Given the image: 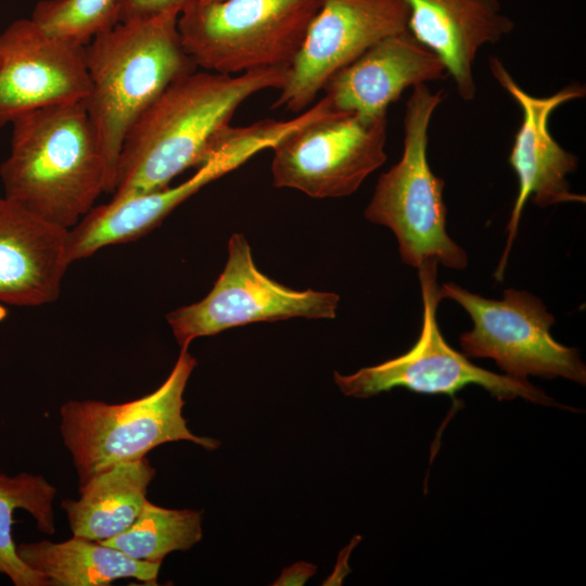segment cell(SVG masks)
Wrapping results in <instances>:
<instances>
[{
	"mask_svg": "<svg viewBox=\"0 0 586 586\" xmlns=\"http://www.w3.org/2000/svg\"><path fill=\"white\" fill-rule=\"evenodd\" d=\"M68 229L0 198V302L34 307L58 300L71 265Z\"/></svg>",
	"mask_w": 586,
	"mask_h": 586,
	"instance_id": "16",
	"label": "cell"
},
{
	"mask_svg": "<svg viewBox=\"0 0 586 586\" xmlns=\"http://www.w3.org/2000/svg\"><path fill=\"white\" fill-rule=\"evenodd\" d=\"M442 101V90L432 92L425 84L412 88L406 102L402 157L379 177L365 217L393 231L405 264L418 268L433 259L461 270L468 254L446 231L445 181L428 161L429 126Z\"/></svg>",
	"mask_w": 586,
	"mask_h": 586,
	"instance_id": "5",
	"label": "cell"
},
{
	"mask_svg": "<svg viewBox=\"0 0 586 586\" xmlns=\"http://www.w3.org/2000/svg\"><path fill=\"white\" fill-rule=\"evenodd\" d=\"M387 117L328 112L298 126L271 148L277 188L314 199L351 195L386 161Z\"/></svg>",
	"mask_w": 586,
	"mask_h": 586,
	"instance_id": "9",
	"label": "cell"
},
{
	"mask_svg": "<svg viewBox=\"0 0 586 586\" xmlns=\"http://www.w3.org/2000/svg\"><path fill=\"white\" fill-rule=\"evenodd\" d=\"M322 0L196 1L177 20L196 67L235 75L289 67Z\"/></svg>",
	"mask_w": 586,
	"mask_h": 586,
	"instance_id": "6",
	"label": "cell"
},
{
	"mask_svg": "<svg viewBox=\"0 0 586 586\" xmlns=\"http://www.w3.org/2000/svg\"><path fill=\"white\" fill-rule=\"evenodd\" d=\"M56 487L39 474L0 473V575L15 586H49L47 578L18 557L13 537L14 512L23 509L47 535L55 533L53 500Z\"/></svg>",
	"mask_w": 586,
	"mask_h": 586,
	"instance_id": "20",
	"label": "cell"
},
{
	"mask_svg": "<svg viewBox=\"0 0 586 586\" xmlns=\"http://www.w3.org/2000/svg\"><path fill=\"white\" fill-rule=\"evenodd\" d=\"M155 474L144 457L116 463L79 485L78 499L61 501L72 534L104 542L128 530L148 500Z\"/></svg>",
	"mask_w": 586,
	"mask_h": 586,
	"instance_id": "18",
	"label": "cell"
},
{
	"mask_svg": "<svg viewBox=\"0 0 586 586\" xmlns=\"http://www.w3.org/2000/svg\"><path fill=\"white\" fill-rule=\"evenodd\" d=\"M201 538V511L167 509L146 500L128 530L101 543L132 559L162 563L168 553L189 550Z\"/></svg>",
	"mask_w": 586,
	"mask_h": 586,
	"instance_id": "21",
	"label": "cell"
},
{
	"mask_svg": "<svg viewBox=\"0 0 586 586\" xmlns=\"http://www.w3.org/2000/svg\"><path fill=\"white\" fill-rule=\"evenodd\" d=\"M195 366L183 347L167 379L148 395L120 404L72 399L61 406L60 432L79 485L166 443L188 441L207 450L219 446V441L193 434L182 416L184 388Z\"/></svg>",
	"mask_w": 586,
	"mask_h": 586,
	"instance_id": "4",
	"label": "cell"
},
{
	"mask_svg": "<svg viewBox=\"0 0 586 586\" xmlns=\"http://www.w3.org/2000/svg\"><path fill=\"white\" fill-rule=\"evenodd\" d=\"M296 125L293 118L267 119L246 127H230L212 158L181 183L113 196L109 203L93 206L68 229L66 254L69 264L87 258L105 246L143 237L204 186L238 168L260 151L271 149Z\"/></svg>",
	"mask_w": 586,
	"mask_h": 586,
	"instance_id": "10",
	"label": "cell"
},
{
	"mask_svg": "<svg viewBox=\"0 0 586 586\" xmlns=\"http://www.w3.org/2000/svg\"><path fill=\"white\" fill-rule=\"evenodd\" d=\"M340 297L333 292L296 291L264 275L241 233L228 242V259L213 289L201 301L170 311L167 322L180 348L201 336L259 321L295 317L333 319Z\"/></svg>",
	"mask_w": 586,
	"mask_h": 586,
	"instance_id": "11",
	"label": "cell"
},
{
	"mask_svg": "<svg viewBox=\"0 0 586 586\" xmlns=\"http://www.w3.org/2000/svg\"><path fill=\"white\" fill-rule=\"evenodd\" d=\"M493 77L514 99L522 111V122L514 136L509 164L519 188L507 225V244L495 278L501 280L517 235L526 201L539 207L561 203H585V196L572 192L568 175L577 168V156L564 150L549 130L551 114L562 104L585 97V87L570 84L548 97H534L522 89L496 56L489 59Z\"/></svg>",
	"mask_w": 586,
	"mask_h": 586,
	"instance_id": "13",
	"label": "cell"
},
{
	"mask_svg": "<svg viewBox=\"0 0 586 586\" xmlns=\"http://www.w3.org/2000/svg\"><path fill=\"white\" fill-rule=\"evenodd\" d=\"M199 1L209 2V1H218V0H199Z\"/></svg>",
	"mask_w": 586,
	"mask_h": 586,
	"instance_id": "24",
	"label": "cell"
},
{
	"mask_svg": "<svg viewBox=\"0 0 586 586\" xmlns=\"http://www.w3.org/2000/svg\"><path fill=\"white\" fill-rule=\"evenodd\" d=\"M178 16L118 22L85 46L90 90L82 103L106 162L109 193L130 127L173 81L196 68L182 47Z\"/></svg>",
	"mask_w": 586,
	"mask_h": 586,
	"instance_id": "3",
	"label": "cell"
},
{
	"mask_svg": "<svg viewBox=\"0 0 586 586\" xmlns=\"http://www.w3.org/2000/svg\"><path fill=\"white\" fill-rule=\"evenodd\" d=\"M89 90L85 46L46 33L31 18L0 33V128L38 109L84 102Z\"/></svg>",
	"mask_w": 586,
	"mask_h": 586,
	"instance_id": "14",
	"label": "cell"
},
{
	"mask_svg": "<svg viewBox=\"0 0 586 586\" xmlns=\"http://www.w3.org/2000/svg\"><path fill=\"white\" fill-rule=\"evenodd\" d=\"M120 0H42L30 18L46 33L86 46L118 23Z\"/></svg>",
	"mask_w": 586,
	"mask_h": 586,
	"instance_id": "22",
	"label": "cell"
},
{
	"mask_svg": "<svg viewBox=\"0 0 586 586\" xmlns=\"http://www.w3.org/2000/svg\"><path fill=\"white\" fill-rule=\"evenodd\" d=\"M407 28L444 63L458 94L471 101L476 93L473 62L479 49L513 30L498 0H405Z\"/></svg>",
	"mask_w": 586,
	"mask_h": 586,
	"instance_id": "17",
	"label": "cell"
},
{
	"mask_svg": "<svg viewBox=\"0 0 586 586\" xmlns=\"http://www.w3.org/2000/svg\"><path fill=\"white\" fill-rule=\"evenodd\" d=\"M408 20L405 0H322L272 106L306 111L333 74Z\"/></svg>",
	"mask_w": 586,
	"mask_h": 586,
	"instance_id": "12",
	"label": "cell"
},
{
	"mask_svg": "<svg viewBox=\"0 0 586 586\" xmlns=\"http://www.w3.org/2000/svg\"><path fill=\"white\" fill-rule=\"evenodd\" d=\"M289 67L229 75L203 71L173 81L128 130L117 161L113 196L163 189L217 152L230 120L249 97L280 89Z\"/></svg>",
	"mask_w": 586,
	"mask_h": 586,
	"instance_id": "1",
	"label": "cell"
},
{
	"mask_svg": "<svg viewBox=\"0 0 586 586\" xmlns=\"http://www.w3.org/2000/svg\"><path fill=\"white\" fill-rule=\"evenodd\" d=\"M438 263L430 259L418 269L423 304L418 341L405 354L352 374L334 372V382L343 394L368 398L394 387L421 394H455L469 384L480 385L499 400L521 397L527 402L556 406L558 403L527 380H517L473 365L444 339L437 322L443 300L437 283Z\"/></svg>",
	"mask_w": 586,
	"mask_h": 586,
	"instance_id": "7",
	"label": "cell"
},
{
	"mask_svg": "<svg viewBox=\"0 0 586 586\" xmlns=\"http://www.w3.org/2000/svg\"><path fill=\"white\" fill-rule=\"evenodd\" d=\"M440 290L443 298L455 301L472 319L473 328L459 339L468 358H492L517 380L561 377L585 384L586 367L577 349L552 337L556 319L539 297L510 288L501 300H491L454 282Z\"/></svg>",
	"mask_w": 586,
	"mask_h": 586,
	"instance_id": "8",
	"label": "cell"
},
{
	"mask_svg": "<svg viewBox=\"0 0 586 586\" xmlns=\"http://www.w3.org/2000/svg\"><path fill=\"white\" fill-rule=\"evenodd\" d=\"M16 551L49 586H109L119 578L155 585L162 564L136 560L101 542L74 535L60 543H22Z\"/></svg>",
	"mask_w": 586,
	"mask_h": 586,
	"instance_id": "19",
	"label": "cell"
},
{
	"mask_svg": "<svg viewBox=\"0 0 586 586\" xmlns=\"http://www.w3.org/2000/svg\"><path fill=\"white\" fill-rule=\"evenodd\" d=\"M447 75L441 59L407 28L369 47L333 74L322 91L334 112L374 119L386 117L407 88Z\"/></svg>",
	"mask_w": 586,
	"mask_h": 586,
	"instance_id": "15",
	"label": "cell"
},
{
	"mask_svg": "<svg viewBox=\"0 0 586 586\" xmlns=\"http://www.w3.org/2000/svg\"><path fill=\"white\" fill-rule=\"evenodd\" d=\"M199 0H120L118 22L180 14Z\"/></svg>",
	"mask_w": 586,
	"mask_h": 586,
	"instance_id": "23",
	"label": "cell"
},
{
	"mask_svg": "<svg viewBox=\"0 0 586 586\" xmlns=\"http://www.w3.org/2000/svg\"><path fill=\"white\" fill-rule=\"evenodd\" d=\"M11 125L10 153L0 166L4 196L73 228L109 193L106 162L84 103L38 109Z\"/></svg>",
	"mask_w": 586,
	"mask_h": 586,
	"instance_id": "2",
	"label": "cell"
}]
</instances>
